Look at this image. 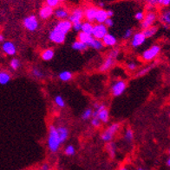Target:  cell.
<instances>
[{
	"mask_svg": "<svg viewBox=\"0 0 170 170\" xmlns=\"http://www.w3.org/2000/svg\"><path fill=\"white\" fill-rule=\"evenodd\" d=\"M61 145H62V143H61L60 138H59L57 131H56V127L53 124L49 125L48 132V139H47L48 149L50 153L56 154L60 149Z\"/></svg>",
	"mask_w": 170,
	"mask_h": 170,
	"instance_id": "6da1fadb",
	"label": "cell"
},
{
	"mask_svg": "<svg viewBox=\"0 0 170 170\" xmlns=\"http://www.w3.org/2000/svg\"><path fill=\"white\" fill-rule=\"evenodd\" d=\"M97 117L102 123H107L109 120V112L104 104L95 103L92 117Z\"/></svg>",
	"mask_w": 170,
	"mask_h": 170,
	"instance_id": "7a4b0ae2",
	"label": "cell"
},
{
	"mask_svg": "<svg viewBox=\"0 0 170 170\" xmlns=\"http://www.w3.org/2000/svg\"><path fill=\"white\" fill-rule=\"evenodd\" d=\"M118 56H119V49H112L108 54L107 57L104 59V61H103V64L101 65V67H99L100 72H103H103H107V71H109L110 68L114 67L115 61H116Z\"/></svg>",
	"mask_w": 170,
	"mask_h": 170,
	"instance_id": "3957f363",
	"label": "cell"
},
{
	"mask_svg": "<svg viewBox=\"0 0 170 170\" xmlns=\"http://www.w3.org/2000/svg\"><path fill=\"white\" fill-rule=\"evenodd\" d=\"M120 127H121V124L119 123H113L105 130H103V132L101 135V139L103 140V142L104 143H109L113 141L115 134L119 131Z\"/></svg>",
	"mask_w": 170,
	"mask_h": 170,
	"instance_id": "277c9868",
	"label": "cell"
},
{
	"mask_svg": "<svg viewBox=\"0 0 170 170\" xmlns=\"http://www.w3.org/2000/svg\"><path fill=\"white\" fill-rule=\"evenodd\" d=\"M161 51H162V48L159 44L152 45L150 48L146 49L145 51L142 53L141 59H142V61H147V62L154 61L157 58L158 55H160Z\"/></svg>",
	"mask_w": 170,
	"mask_h": 170,
	"instance_id": "5b68a950",
	"label": "cell"
},
{
	"mask_svg": "<svg viewBox=\"0 0 170 170\" xmlns=\"http://www.w3.org/2000/svg\"><path fill=\"white\" fill-rule=\"evenodd\" d=\"M127 82L123 79H117L110 85V92L114 97L121 96L127 89Z\"/></svg>",
	"mask_w": 170,
	"mask_h": 170,
	"instance_id": "8992f818",
	"label": "cell"
},
{
	"mask_svg": "<svg viewBox=\"0 0 170 170\" xmlns=\"http://www.w3.org/2000/svg\"><path fill=\"white\" fill-rule=\"evenodd\" d=\"M158 15L155 11H148L144 16L143 20L141 22V28L142 30H145L147 28L153 26L157 21Z\"/></svg>",
	"mask_w": 170,
	"mask_h": 170,
	"instance_id": "52a82bcc",
	"label": "cell"
},
{
	"mask_svg": "<svg viewBox=\"0 0 170 170\" xmlns=\"http://www.w3.org/2000/svg\"><path fill=\"white\" fill-rule=\"evenodd\" d=\"M23 25H24V27L27 30H29L30 32H34V31H36L38 29L39 23H38V20L36 18V16L30 15V16L24 19Z\"/></svg>",
	"mask_w": 170,
	"mask_h": 170,
	"instance_id": "ba28073f",
	"label": "cell"
},
{
	"mask_svg": "<svg viewBox=\"0 0 170 170\" xmlns=\"http://www.w3.org/2000/svg\"><path fill=\"white\" fill-rule=\"evenodd\" d=\"M108 33H109L108 28L105 25L103 24H97L93 26V30H92L91 36L96 39L102 40Z\"/></svg>",
	"mask_w": 170,
	"mask_h": 170,
	"instance_id": "9c48e42d",
	"label": "cell"
},
{
	"mask_svg": "<svg viewBox=\"0 0 170 170\" xmlns=\"http://www.w3.org/2000/svg\"><path fill=\"white\" fill-rule=\"evenodd\" d=\"M49 39L56 44H63L66 40V35L52 29L49 33Z\"/></svg>",
	"mask_w": 170,
	"mask_h": 170,
	"instance_id": "30bf717a",
	"label": "cell"
},
{
	"mask_svg": "<svg viewBox=\"0 0 170 170\" xmlns=\"http://www.w3.org/2000/svg\"><path fill=\"white\" fill-rule=\"evenodd\" d=\"M83 18H84V11L81 8H76L69 15L68 20L71 24H76V23H82Z\"/></svg>",
	"mask_w": 170,
	"mask_h": 170,
	"instance_id": "8fae6325",
	"label": "cell"
},
{
	"mask_svg": "<svg viewBox=\"0 0 170 170\" xmlns=\"http://www.w3.org/2000/svg\"><path fill=\"white\" fill-rule=\"evenodd\" d=\"M130 39H131L130 44H131V46L133 47L134 49H137V48L141 47V45H143L145 43L146 40H147V38L143 35L142 31L136 32V33L133 34V36Z\"/></svg>",
	"mask_w": 170,
	"mask_h": 170,
	"instance_id": "7c38bea8",
	"label": "cell"
},
{
	"mask_svg": "<svg viewBox=\"0 0 170 170\" xmlns=\"http://www.w3.org/2000/svg\"><path fill=\"white\" fill-rule=\"evenodd\" d=\"M71 28H72V24L68 19H65V20H60L55 25L53 29L64 34V35H67L71 30Z\"/></svg>",
	"mask_w": 170,
	"mask_h": 170,
	"instance_id": "4fadbf2b",
	"label": "cell"
},
{
	"mask_svg": "<svg viewBox=\"0 0 170 170\" xmlns=\"http://www.w3.org/2000/svg\"><path fill=\"white\" fill-rule=\"evenodd\" d=\"M2 49H3L5 54H6L7 55H10V56H13V55L17 54V48H16L15 44L12 42H10V41H6V42L3 43Z\"/></svg>",
	"mask_w": 170,
	"mask_h": 170,
	"instance_id": "5bb4252c",
	"label": "cell"
},
{
	"mask_svg": "<svg viewBox=\"0 0 170 170\" xmlns=\"http://www.w3.org/2000/svg\"><path fill=\"white\" fill-rule=\"evenodd\" d=\"M102 42L104 47H109V48H113L117 44V38L112 35L108 33L105 37L102 39Z\"/></svg>",
	"mask_w": 170,
	"mask_h": 170,
	"instance_id": "9a60e30c",
	"label": "cell"
},
{
	"mask_svg": "<svg viewBox=\"0 0 170 170\" xmlns=\"http://www.w3.org/2000/svg\"><path fill=\"white\" fill-rule=\"evenodd\" d=\"M97 7H88L86 10L84 11V18L86 19L87 22H90V23H94L95 22V18H96V15H97Z\"/></svg>",
	"mask_w": 170,
	"mask_h": 170,
	"instance_id": "2e32d148",
	"label": "cell"
},
{
	"mask_svg": "<svg viewBox=\"0 0 170 170\" xmlns=\"http://www.w3.org/2000/svg\"><path fill=\"white\" fill-rule=\"evenodd\" d=\"M56 131H57V134H58V136L60 138L61 143L62 144L64 143L67 141V139L69 138V135H70V131H69V129L65 126H58L56 127Z\"/></svg>",
	"mask_w": 170,
	"mask_h": 170,
	"instance_id": "e0dca14e",
	"label": "cell"
},
{
	"mask_svg": "<svg viewBox=\"0 0 170 170\" xmlns=\"http://www.w3.org/2000/svg\"><path fill=\"white\" fill-rule=\"evenodd\" d=\"M54 13V9L51 8L50 6H48L47 5L42 6L40 11H39V17L40 18L43 19V20H46V19L49 18Z\"/></svg>",
	"mask_w": 170,
	"mask_h": 170,
	"instance_id": "ac0fdd59",
	"label": "cell"
},
{
	"mask_svg": "<svg viewBox=\"0 0 170 170\" xmlns=\"http://www.w3.org/2000/svg\"><path fill=\"white\" fill-rule=\"evenodd\" d=\"M159 19L160 22L163 25H167L169 26L170 24V11L169 9L165 8L162 11V12L159 16Z\"/></svg>",
	"mask_w": 170,
	"mask_h": 170,
	"instance_id": "d6986e66",
	"label": "cell"
},
{
	"mask_svg": "<svg viewBox=\"0 0 170 170\" xmlns=\"http://www.w3.org/2000/svg\"><path fill=\"white\" fill-rule=\"evenodd\" d=\"M54 16L59 20H65L69 18V15L70 13L67 11L65 8H63V7H60V8H56L54 11Z\"/></svg>",
	"mask_w": 170,
	"mask_h": 170,
	"instance_id": "ffe728a7",
	"label": "cell"
},
{
	"mask_svg": "<svg viewBox=\"0 0 170 170\" xmlns=\"http://www.w3.org/2000/svg\"><path fill=\"white\" fill-rule=\"evenodd\" d=\"M94 37H92L91 35H88V34H85L83 32L80 31L77 34V40L82 42L83 43H84L87 45V47L89 48V46L90 45L91 42L93 41Z\"/></svg>",
	"mask_w": 170,
	"mask_h": 170,
	"instance_id": "44dd1931",
	"label": "cell"
},
{
	"mask_svg": "<svg viewBox=\"0 0 170 170\" xmlns=\"http://www.w3.org/2000/svg\"><path fill=\"white\" fill-rule=\"evenodd\" d=\"M107 18H108L107 11L103 9H97V15H96V18H95V21L97 24H103Z\"/></svg>",
	"mask_w": 170,
	"mask_h": 170,
	"instance_id": "7402d4cb",
	"label": "cell"
},
{
	"mask_svg": "<svg viewBox=\"0 0 170 170\" xmlns=\"http://www.w3.org/2000/svg\"><path fill=\"white\" fill-rule=\"evenodd\" d=\"M55 56V50L53 49H44L41 53V58L42 61H51Z\"/></svg>",
	"mask_w": 170,
	"mask_h": 170,
	"instance_id": "603a6c76",
	"label": "cell"
},
{
	"mask_svg": "<svg viewBox=\"0 0 170 170\" xmlns=\"http://www.w3.org/2000/svg\"><path fill=\"white\" fill-rule=\"evenodd\" d=\"M158 30H159L158 26L153 25V26H150V27L147 28L145 30H142V33L145 36L146 38H151V37L156 35V33L158 32Z\"/></svg>",
	"mask_w": 170,
	"mask_h": 170,
	"instance_id": "cb8c5ba5",
	"label": "cell"
},
{
	"mask_svg": "<svg viewBox=\"0 0 170 170\" xmlns=\"http://www.w3.org/2000/svg\"><path fill=\"white\" fill-rule=\"evenodd\" d=\"M116 144L115 143H114L113 141L109 142V143H107V145H106V149L109 153V155L110 156L111 158H114L115 156V154H116Z\"/></svg>",
	"mask_w": 170,
	"mask_h": 170,
	"instance_id": "d4e9b609",
	"label": "cell"
},
{
	"mask_svg": "<svg viewBox=\"0 0 170 170\" xmlns=\"http://www.w3.org/2000/svg\"><path fill=\"white\" fill-rule=\"evenodd\" d=\"M12 79V75L5 71L0 72V85H7Z\"/></svg>",
	"mask_w": 170,
	"mask_h": 170,
	"instance_id": "484cf974",
	"label": "cell"
},
{
	"mask_svg": "<svg viewBox=\"0 0 170 170\" xmlns=\"http://www.w3.org/2000/svg\"><path fill=\"white\" fill-rule=\"evenodd\" d=\"M72 49L74 50H76V51H79V52H84L86 51L87 49H89L88 47H87V45L84 44V43H83L82 42H80L78 40H76V41H75L72 44Z\"/></svg>",
	"mask_w": 170,
	"mask_h": 170,
	"instance_id": "4316f807",
	"label": "cell"
},
{
	"mask_svg": "<svg viewBox=\"0 0 170 170\" xmlns=\"http://www.w3.org/2000/svg\"><path fill=\"white\" fill-rule=\"evenodd\" d=\"M93 26L94 24L92 23H90V22H83L82 23V29H81V31L83 32L85 34H88V35H91L92 34V30H93Z\"/></svg>",
	"mask_w": 170,
	"mask_h": 170,
	"instance_id": "83f0119b",
	"label": "cell"
},
{
	"mask_svg": "<svg viewBox=\"0 0 170 170\" xmlns=\"http://www.w3.org/2000/svg\"><path fill=\"white\" fill-rule=\"evenodd\" d=\"M58 78L61 81L63 82H68L70 80H71L73 78V73L70 71H62L59 74H58Z\"/></svg>",
	"mask_w": 170,
	"mask_h": 170,
	"instance_id": "f1b7e54d",
	"label": "cell"
},
{
	"mask_svg": "<svg viewBox=\"0 0 170 170\" xmlns=\"http://www.w3.org/2000/svg\"><path fill=\"white\" fill-rule=\"evenodd\" d=\"M89 48H91V49H95V50H97V51H100V50L103 49L104 46H103L102 40H98V39L94 38L93 41L91 42L90 45L89 46Z\"/></svg>",
	"mask_w": 170,
	"mask_h": 170,
	"instance_id": "f546056e",
	"label": "cell"
},
{
	"mask_svg": "<svg viewBox=\"0 0 170 170\" xmlns=\"http://www.w3.org/2000/svg\"><path fill=\"white\" fill-rule=\"evenodd\" d=\"M31 74L33 75V77H34L35 79H42L44 78V73H43V71L37 67H34L31 69Z\"/></svg>",
	"mask_w": 170,
	"mask_h": 170,
	"instance_id": "4dcf8cb0",
	"label": "cell"
},
{
	"mask_svg": "<svg viewBox=\"0 0 170 170\" xmlns=\"http://www.w3.org/2000/svg\"><path fill=\"white\" fill-rule=\"evenodd\" d=\"M123 137H124V140H125L127 143H131V142H133L134 137V134L133 130L130 129V128H127V130H125V132H124Z\"/></svg>",
	"mask_w": 170,
	"mask_h": 170,
	"instance_id": "1f68e13d",
	"label": "cell"
},
{
	"mask_svg": "<svg viewBox=\"0 0 170 170\" xmlns=\"http://www.w3.org/2000/svg\"><path fill=\"white\" fill-rule=\"evenodd\" d=\"M55 104L56 106H58L59 108H64L66 104H65V100L63 99V98L62 97L61 95H57L55 97Z\"/></svg>",
	"mask_w": 170,
	"mask_h": 170,
	"instance_id": "d6a6232c",
	"label": "cell"
},
{
	"mask_svg": "<svg viewBox=\"0 0 170 170\" xmlns=\"http://www.w3.org/2000/svg\"><path fill=\"white\" fill-rule=\"evenodd\" d=\"M154 67H155V64H151V65H148V66H147V67H145L144 68L141 69L139 72L136 73V77H142V76H144V75H146L147 73H148Z\"/></svg>",
	"mask_w": 170,
	"mask_h": 170,
	"instance_id": "836d02e7",
	"label": "cell"
},
{
	"mask_svg": "<svg viewBox=\"0 0 170 170\" xmlns=\"http://www.w3.org/2000/svg\"><path fill=\"white\" fill-rule=\"evenodd\" d=\"M92 113H93V110L91 108H87L85 109L83 113H82V119L83 120H89L92 117Z\"/></svg>",
	"mask_w": 170,
	"mask_h": 170,
	"instance_id": "e575fe53",
	"label": "cell"
},
{
	"mask_svg": "<svg viewBox=\"0 0 170 170\" xmlns=\"http://www.w3.org/2000/svg\"><path fill=\"white\" fill-rule=\"evenodd\" d=\"M20 66H21L20 61L18 59H17V58H14V59H12L10 61V67L14 71H17L18 68L20 67Z\"/></svg>",
	"mask_w": 170,
	"mask_h": 170,
	"instance_id": "d590c367",
	"label": "cell"
},
{
	"mask_svg": "<svg viewBox=\"0 0 170 170\" xmlns=\"http://www.w3.org/2000/svg\"><path fill=\"white\" fill-rule=\"evenodd\" d=\"M64 153H65V155L68 156H73L76 154V149H75L74 146L70 144V145L66 146V148L64 149Z\"/></svg>",
	"mask_w": 170,
	"mask_h": 170,
	"instance_id": "8d00e7d4",
	"label": "cell"
},
{
	"mask_svg": "<svg viewBox=\"0 0 170 170\" xmlns=\"http://www.w3.org/2000/svg\"><path fill=\"white\" fill-rule=\"evenodd\" d=\"M60 1L59 0H46V5L48 6H50L51 8H56V7L58 6Z\"/></svg>",
	"mask_w": 170,
	"mask_h": 170,
	"instance_id": "74e56055",
	"label": "cell"
},
{
	"mask_svg": "<svg viewBox=\"0 0 170 170\" xmlns=\"http://www.w3.org/2000/svg\"><path fill=\"white\" fill-rule=\"evenodd\" d=\"M91 124L92 126L95 128H98L100 127L102 125V122L100 121L97 117H91Z\"/></svg>",
	"mask_w": 170,
	"mask_h": 170,
	"instance_id": "f35d334b",
	"label": "cell"
},
{
	"mask_svg": "<svg viewBox=\"0 0 170 170\" xmlns=\"http://www.w3.org/2000/svg\"><path fill=\"white\" fill-rule=\"evenodd\" d=\"M137 67H138V66H137V64H136L134 61H129V62H127V67L129 71L134 72V71L136 70Z\"/></svg>",
	"mask_w": 170,
	"mask_h": 170,
	"instance_id": "ab89813d",
	"label": "cell"
},
{
	"mask_svg": "<svg viewBox=\"0 0 170 170\" xmlns=\"http://www.w3.org/2000/svg\"><path fill=\"white\" fill-rule=\"evenodd\" d=\"M145 2L148 9H154L155 5H157V0H145Z\"/></svg>",
	"mask_w": 170,
	"mask_h": 170,
	"instance_id": "60d3db41",
	"label": "cell"
},
{
	"mask_svg": "<svg viewBox=\"0 0 170 170\" xmlns=\"http://www.w3.org/2000/svg\"><path fill=\"white\" fill-rule=\"evenodd\" d=\"M133 30H131V29H127L125 30L124 32V34H123V39L124 40H128V39H130L132 36H133Z\"/></svg>",
	"mask_w": 170,
	"mask_h": 170,
	"instance_id": "b9f144b4",
	"label": "cell"
},
{
	"mask_svg": "<svg viewBox=\"0 0 170 170\" xmlns=\"http://www.w3.org/2000/svg\"><path fill=\"white\" fill-rule=\"evenodd\" d=\"M144 16H145V13L143 11H137L134 15V18H135V20H137L138 22H141L144 18Z\"/></svg>",
	"mask_w": 170,
	"mask_h": 170,
	"instance_id": "7bdbcfd3",
	"label": "cell"
},
{
	"mask_svg": "<svg viewBox=\"0 0 170 170\" xmlns=\"http://www.w3.org/2000/svg\"><path fill=\"white\" fill-rule=\"evenodd\" d=\"M103 24L105 25V26L109 29V28H111V27L114 26V21H113V19L112 18H108L105 20V22L103 23Z\"/></svg>",
	"mask_w": 170,
	"mask_h": 170,
	"instance_id": "ee69618b",
	"label": "cell"
},
{
	"mask_svg": "<svg viewBox=\"0 0 170 170\" xmlns=\"http://www.w3.org/2000/svg\"><path fill=\"white\" fill-rule=\"evenodd\" d=\"M83 23V22H82ZM82 23H76V24H72V29L73 30L76 31V32H80L81 29H82Z\"/></svg>",
	"mask_w": 170,
	"mask_h": 170,
	"instance_id": "f6af8a7d",
	"label": "cell"
},
{
	"mask_svg": "<svg viewBox=\"0 0 170 170\" xmlns=\"http://www.w3.org/2000/svg\"><path fill=\"white\" fill-rule=\"evenodd\" d=\"M157 5L163 7L169 6L170 0H157Z\"/></svg>",
	"mask_w": 170,
	"mask_h": 170,
	"instance_id": "bcb514c9",
	"label": "cell"
},
{
	"mask_svg": "<svg viewBox=\"0 0 170 170\" xmlns=\"http://www.w3.org/2000/svg\"><path fill=\"white\" fill-rule=\"evenodd\" d=\"M40 170H49V165L48 163H43Z\"/></svg>",
	"mask_w": 170,
	"mask_h": 170,
	"instance_id": "7dc6e473",
	"label": "cell"
},
{
	"mask_svg": "<svg viewBox=\"0 0 170 170\" xmlns=\"http://www.w3.org/2000/svg\"><path fill=\"white\" fill-rule=\"evenodd\" d=\"M107 11V16H108V18H112L113 16H114V11H111V10H109V11Z\"/></svg>",
	"mask_w": 170,
	"mask_h": 170,
	"instance_id": "c3c4849f",
	"label": "cell"
},
{
	"mask_svg": "<svg viewBox=\"0 0 170 170\" xmlns=\"http://www.w3.org/2000/svg\"><path fill=\"white\" fill-rule=\"evenodd\" d=\"M119 170H129V169L127 168L126 166H122V167H121V168H119Z\"/></svg>",
	"mask_w": 170,
	"mask_h": 170,
	"instance_id": "681fc988",
	"label": "cell"
},
{
	"mask_svg": "<svg viewBox=\"0 0 170 170\" xmlns=\"http://www.w3.org/2000/svg\"><path fill=\"white\" fill-rule=\"evenodd\" d=\"M166 165H167L168 167H169V166H170V159H169V158H168V159H167V161H166Z\"/></svg>",
	"mask_w": 170,
	"mask_h": 170,
	"instance_id": "f907efd6",
	"label": "cell"
},
{
	"mask_svg": "<svg viewBox=\"0 0 170 170\" xmlns=\"http://www.w3.org/2000/svg\"><path fill=\"white\" fill-rule=\"evenodd\" d=\"M4 40H5V37H4V36L2 34H0V43L4 42Z\"/></svg>",
	"mask_w": 170,
	"mask_h": 170,
	"instance_id": "816d5d0a",
	"label": "cell"
},
{
	"mask_svg": "<svg viewBox=\"0 0 170 170\" xmlns=\"http://www.w3.org/2000/svg\"><path fill=\"white\" fill-rule=\"evenodd\" d=\"M99 6L101 7V9H103V7L104 6V4H103V2H101V3H99Z\"/></svg>",
	"mask_w": 170,
	"mask_h": 170,
	"instance_id": "f5cc1de1",
	"label": "cell"
},
{
	"mask_svg": "<svg viewBox=\"0 0 170 170\" xmlns=\"http://www.w3.org/2000/svg\"><path fill=\"white\" fill-rule=\"evenodd\" d=\"M138 170H146V169H144V168H138Z\"/></svg>",
	"mask_w": 170,
	"mask_h": 170,
	"instance_id": "db71d44e",
	"label": "cell"
},
{
	"mask_svg": "<svg viewBox=\"0 0 170 170\" xmlns=\"http://www.w3.org/2000/svg\"><path fill=\"white\" fill-rule=\"evenodd\" d=\"M59 1H60V2H64L65 0H59Z\"/></svg>",
	"mask_w": 170,
	"mask_h": 170,
	"instance_id": "11a10c76",
	"label": "cell"
}]
</instances>
